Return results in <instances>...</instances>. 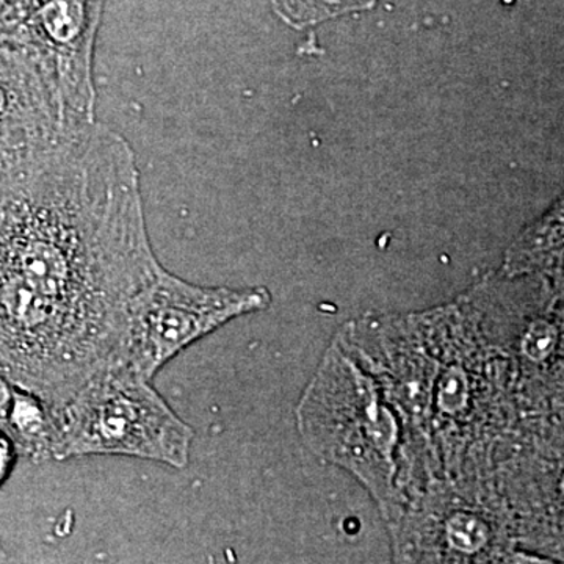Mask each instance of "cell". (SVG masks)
<instances>
[{
	"label": "cell",
	"instance_id": "obj_3",
	"mask_svg": "<svg viewBox=\"0 0 564 564\" xmlns=\"http://www.w3.org/2000/svg\"><path fill=\"white\" fill-rule=\"evenodd\" d=\"M269 304L265 289L204 288L163 269L133 306L115 362L152 380L196 340Z\"/></svg>",
	"mask_w": 564,
	"mask_h": 564
},
{
	"label": "cell",
	"instance_id": "obj_6",
	"mask_svg": "<svg viewBox=\"0 0 564 564\" xmlns=\"http://www.w3.org/2000/svg\"><path fill=\"white\" fill-rule=\"evenodd\" d=\"M18 96L14 93H10L0 84V121L3 118L11 117L14 113V107H17Z\"/></svg>",
	"mask_w": 564,
	"mask_h": 564
},
{
	"label": "cell",
	"instance_id": "obj_5",
	"mask_svg": "<svg viewBox=\"0 0 564 564\" xmlns=\"http://www.w3.org/2000/svg\"><path fill=\"white\" fill-rule=\"evenodd\" d=\"M18 456H20V452H18L17 445L11 441L9 434L0 430V486L9 480Z\"/></svg>",
	"mask_w": 564,
	"mask_h": 564
},
{
	"label": "cell",
	"instance_id": "obj_1",
	"mask_svg": "<svg viewBox=\"0 0 564 564\" xmlns=\"http://www.w3.org/2000/svg\"><path fill=\"white\" fill-rule=\"evenodd\" d=\"M0 199V372L51 406L117 361L163 267L135 155L91 121L28 152Z\"/></svg>",
	"mask_w": 564,
	"mask_h": 564
},
{
	"label": "cell",
	"instance_id": "obj_2",
	"mask_svg": "<svg viewBox=\"0 0 564 564\" xmlns=\"http://www.w3.org/2000/svg\"><path fill=\"white\" fill-rule=\"evenodd\" d=\"M150 381L113 362L52 406L57 425L52 459L131 456L184 469L195 434Z\"/></svg>",
	"mask_w": 564,
	"mask_h": 564
},
{
	"label": "cell",
	"instance_id": "obj_4",
	"mask_svg": "<svg viewBox=\"0 0 564 564\" xmlns=\"http://www.w3.org/2000/svg\"><path fill=\"white\" fill-rule=\"evenodd\" d=\"M2 430L17 445L20 455L32 462H50L54 456L57 437L54 408L36 393L14 384L13 400Z\"/></svg>",
	"mask_w": 564,
	"mask_h": 564
}]
</instances>
